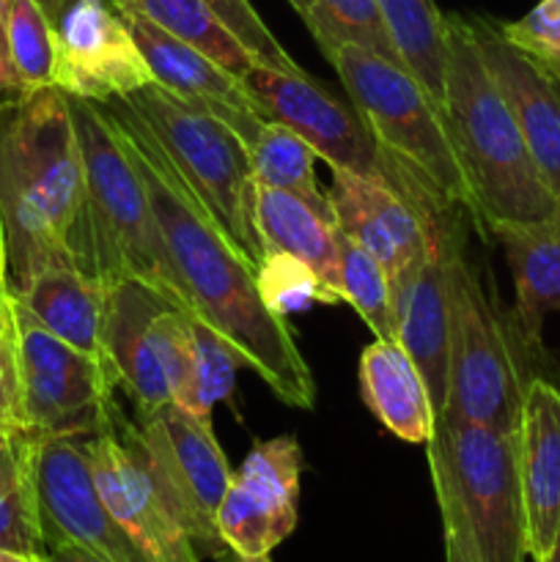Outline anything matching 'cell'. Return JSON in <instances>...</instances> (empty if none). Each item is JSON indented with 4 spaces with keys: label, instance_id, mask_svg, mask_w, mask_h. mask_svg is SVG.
I'll list each match as a JSON object with an SVG mask.
<instances>
[{
    "label": "cell",
    "instance_id": "cell-1",
    "mask_svg": "<svg viewBox=\"0 0 560 562\" xmlns=\"http://www.w3.org/2000/svg\"><path fill=\"white\" fill-rule=\"evenodd\" d=\"M104 108L113 113L146 187L187 311L223 335L239 351L245 368L258 373L283 404L313 409V373L285 318L264 305L256 263L192 195L179 170L126 104L115 99Z\"/></svg>",
    "mask_w": 560,
    "mask_h": 562
},
{
    "label": "cell",
    "instance_id": "cell-2",
    "mask_svg": "<svg viewBox=\"0 0 560 562\" xmlns=\"http://www.w3.org/2000/svg\"><path fill=\"white\" fill-rule=\"evenodd\" d=\"M80 201L82 154L69 97L49 86L0 110V217L11 294L49 263L71 261Z\"/></svg>",
    "mask_w": 560,
    "mask_h": 562
},
{
    "label": "cell",
    "instance_id": "cell-3",
    "mask_svg": "<svg viewBox=\"0 0 560 562\" xmlns=\"http://www.w3.org/2000/svg\"><path fill=\"white\" fill-rule=\"evenodd\" d=\"M448 69L443 121L470 190V214L486 234L560 217L525 146L508 99L494 82L472 20L445 14Z\"/></svg>",
    "mask_w": 560,
    "mask_h": 562
},
{
    "label": "cell",
    "instance_id": "cell-4",
    "mask_svg": "<svg viewBox=\"0 0 560 562\" xmlns=\"http://www.w3.org/2000/svg\"><path fill=\"white\" fill-rule=\"evenodd\" d=\"M69 108L82 154V201L69 234L71 261L102 285L143 280L187 311L152 201L113 113L77 97H69Z\"/></svg>",
    "mask_w": 560,
    "mask_h": 562
},
{
    "label": "cell",
    "instance_id": "cell-5",
    "mask_svg": "<svg viewBox=\"0 0 560 562\" xmlns=\"http://www.w3.org/2000/svg\"><path fill=\"white\" fill-rule=\"evenodd\" d=\"M426 445L445 536L459 541L470 562H525L516 431L439 415Z\"/></svg>",
    "mask_w": 560,
    "mask_h": 562
},
{
    "label": "cell",
    "instance_id": "cell-6",
    "mask_svg": "<svg viewBox=\"0 0 560 562\" xmlns=\"http://www.w3.org/2000/svg\"><path fill=\"white\" fill-rule=\"evenodd\" d=\"M346 93L390 159L415 176L434 198L470 212V190L459 168L443 113L432 93L395 60L355 44L324 55Z\"/></svg>",
    "mask_w": 560,
    "mask_h": 562
},
{
    "label": "cell",
    "instance_id": "cell-7",
    "mask_svg": "<svg viewBox=\"0 0 560 562\" xmlns=\"http://www.w3.org/2000/svg\"><path fill=\"white\" fill-rule=\"evenodd\" d=\"M448 305L450 366L443 415L514 434L530 384L522 368V340L489 296L481 272L467 261L461 225L450 241Z\"/></svg>",
    "mask_w": 560,
    "mask_h": 562
},
{
    "label": "cell",
    "instance_id": "cell-8",
    "mask_svg": "<svg viewBox=\"0 0 560 562\" xmlns=\"http://www.w3.org/2000/svg\"><path fill=\"white\" fill-rule=\"evenodd\" d=\"M121 102L157 140L192 195L258 267L264 245L256 228V176L247 143L223 121L190 108L157 82Z\"/></svg>",
    "mask_w": 560,
    "mask_h": 562
},
{
    "label": "cell",
    "instance_id": "cell-9",
    "mask_svg": "<svg viewBox=\"0 0 560 562\" xmlns=\"http://www.w3.org/2000/svg\"><path fill=\"white\" fill-rule=\"evenodd\" d=\"M20 362L22 426L33 437L93 434L113 406V371L36 322L9 294Z\"/></svg>",
    "mask_w": 560,
    "mask_h": 562
},
{
    "label": "cell",
    "instance_id": "cell-10",
    "mask_svg": "<svg viewBox=\"0 0 560 562\" xmlns=\"http://www.w3.org/2000/svg\"><path fill=\"white\" fill-rule=\"evenodd\" d=\"M88 448L99 497L143 560L201 562L173 499L143 450L135 420H126L113 404L102 426L88 437Z\"/></svg>",
    "mask_w": 560,
    "mask_h": 562
},
{
    "label": "cell",
    "instance_id": "cell-11",
    "mask_svg": "<svg viewBox=\"0 0 560 562\" xmlns=\"http://www.w3.org/2000/svg\"><path fill=\"white\" fill-rule=\"evenodd\" d=\"M88 437L91 434H31L27 472L44 549L75 543L102 562H146L99 497Z\"/></svg>",
    "mask_w": 560,
    "mask_h": 562
},
{
    "label": "cell",
    "instance_id": "cell-12",
    "mask_svg": "<svg viewBox=\"0 0 560 562\" xmlns=\"http://www.w3.org/2000/svg\"><path fill=\"white\" fill-rule=\"evenodd\" d=\"M137 437L173 499L201 558L236 562L217 532V510L231 481V467L214 437L212 420H198L176 404L137 417Z\"/></svg>",
    "mask_w": 560,
    "mask_h": 562
},
{
    "label": "cell",
    "instance_id": "cell-13",
    "mask_svg": "<svg viewBox=\"0 0 560 562\" xmlns=\"http://www.w3.org/2000/svg\"><path fill=\"white\" fill-rule=\"evenodd\" d=\"M242 82L261 104L267 121H280L296 132L329 168L388 184L415 179L384 154L355 104L335 99L307 71H280L256 64Z\"/></svg>",
    "mask_w": 560,
    "mask_h": 562
},
{
    "label": "cell",
    "instance_id": "cell-14",
    "mask_svg": "<svg viewBox=\"0 0 560 562\" xmlns=\"http://www.w3.org/2000/svg\"><path fill=\"white\" fill-rule=\"evenodd\" d=\"M333 170L327 195L340 234L382 261L390 280L415 267L437 241L445 217L456 206L434 198L417 179L401 184Z\"/></svg>",
    "mask_w": 560,
    "mask_h": 562
},
{
    "label": "cell",
    "instance_id": "cell-15",
    "mask_svg": "<svg viewBox=\"0 0 560 562\" xmlns=\"http://www.w3.org/2000/svg\"><path fill=\"white\" fill-rule=\"evenodd\" d=\"M154 82L113 0H69L55 22L53 86L66 97L108 104Z\"/></svg>",
    "mask_w": 560,
    "mask_h": 562
},
{
    "label": "cell",
    "instance_id": "cell-16",
    "mask_svg": "<svg viewBox=\"0 0 560 562\" xmlns=\"http://www.w3.org/2000/svg\"><path fill=\"white\" fill-rule=\"evenodd\" d=\"M302 450L294 437L253 445L231 472L217 510V532L236 558H264L278 549L300 521Z\"/></svg>",
    "mask_w": 560,
    "mask_h": 562
},
{
    "label": "cell",
    "instance_id": "cell-17",
    "mask_svg": "<svg viewBox=\"0 0 560 562\" xmlns=\"http://www.w3.org/2000/svg\"><path fill=\"white\" fill-rule=\"evenodd\" d=\"M119 11L124 14L157 86H163L165 91H170L190 108L223 121L247 143V148L258 140V135L267 126V115H264L261 104L253 99V93L247 91L242 77L203 55L201 49L165 33L146 16L135 14V11Z\"/></svg>",
    "mask_w": 560,
    "mask_h": 562
},
{
    "label": "cell",
    "instance_id": "cell-18",
    "mask_svg": "<svg viewBox=\"0 0 560 562\" xmlns=\"http://www.w3.org/2000/svg\"><path fill=\"white\" fill-rule=\"evenodd\" d=\"M453 212L445 217L432 250L393 280L395 340L421 371L428 398L437 415L448 401L450 366V305H448V256L459 231Z\"/></svg>",
    "mask_w": 560,
    "mask_h": 562
},
{
    "label": "cell",
    "instance_id": "cell-19",
    "mask_svg": "<svg viewBox=\"0 0 560 562\" xmlns=\"http://www.w3.org/2000/svg\"><path fill=\"white\" fill-rule=\"evenodd\" d=\"M472 27L494 82L514 110L533 165L560 203V71L505 42L497 22L478 16Z\"/></svg>",
    "mask_w": 560,
    "mask_h": 562
},
{
    "label": "cell",
    "instance_id": "cell-20",
    "mask_svg": "<svg viewBox=\"0 0 560 562\" xmlns=\"http://www.w3.org/2000/svg\"><path fill=\"white\" fill-rule=\"evenodd\" d=\"M168 307L170 296L143 280L126 278L104 285L102 355L119 387L130 395L137 417L154 415L170 404V390L152 344V324Z\"/></svg>",
    "mask_w": 560,
    "mask_h": 562
},
{
    "label": "cell",
    "instance_id": "cell-21",
    "mask_svg": "<svg viewBox=\"0 0 560 562\" xmlns=\"http://www.w3.org/2000/svg\"><path fill=\"white\" fill-rule=\"evenodd\" d=\"M522 499H525L527 558L549 552L560 527V390L530 379L516 423Z\"/></svg>",
    "mask_w": 560,
    "mask_h": 562
},
{
    "label": "cell",
    "instance_id": "cell-22",
    "mask_svg": "<svg viewBox=\"0 0 560 562\" xmlns=\"http://www.w3.org/2000/svg\"><path fill=\"white\" fill-rule=\"evenodd\" d=\"M514 280V324L522 346L541 349L547 316H560V217L494 231Z\"/></svg>",
    "mask_w": 560,
    "mask_h": 562
},
{
    "label": "cell",
    "instance_id": "cell-23",
    "mask_svg": "<svg viewBox=\"0 0 560 562\" xmlns=\"http://www.w3.org/2000/svg\"><path fill=\"white\" fill-rule=\"evenodd\" d=\"M360 395L393 437L426 445L434 437V412L421 371L399 340L377 338L360 355Z\"/></svg>",
    "mask_w": 560,
    "mask_h": 562
},
{
    "label": "cell",
    "instance_id": "cell-24",
    "mask_svg": "<svg viewBox=\"0 0 560 562\" xmlns=\"http://www.w3.org/2000/svg\"><path fill=\"white\" fill-rule=\"evenodd\" d=\"M14 296L42 327H47L75 349L104 362V285L77 269L75 261L49 263L25 289L14 291Z\"/></svg>",
    "mask_w": 560,
    "mask_h": 562
},
{
    "label": "cell",
    "instance_id": "cell-25",
    "mask_svg": "<svg viewBox=\"0 0 560 562\" xmlns=\"http://www.w3.org/2000/svg\"><path fill=\"white\" fill-rule=\"evenodd\" d=\"M256 228L264 252H285L316 272L333 302L338 300V239L335 217L285 190L256 184Z\"/></svg>",
    "mask_w": 560,
    "mask_h": 562
},
{
    "label": "cell",
    "instance_id": "cell-26",
    "mask_svg": "<svg viewBox=\"0 0 560 562\" xmlns=\"http://www.w3.org/2000/svg\"><path fill=\"white\" fill-rule=\"evenodd\" d=\"M399 64L417 77L443 113L448 69V25L434 0H377Z\"/></svg>",
    "mask_w": 560,
    "mask_h": 562
},
{
    "label": "cell",
    "instance_id": "cell-27",
    "mask_svg": "<svg viewBox=\"0 0 560 562\" xmlns=\"http://www.w3.org/2000/svg\"><path fill=\"white\" fill-rule=\"evenodd\" d=\"M113 3L146 16L165 33L201 49L203 55L234 71L236 77H245L258 64L203 0H113Z\"/></svg>",
    "mask_w": 560,
    "mask_h": 562
},
{
    "label": "cell",
    "instance_id": "cell-28",
    "mask_svg": "<svg viewBox=\"0 0 560 562\" xmlns=\"http://www.w3.org/2000/svg\"><path fill=\"white\" fill-rule=\"evenodd\" d=\"M316 159V151L280 121H267L258 140L250 146L256 184L291 192V195L316 206L318 212L335 217L327 190L318 187Z\"/></svg>",
    "mask_w": 560,
    "mask_h": 562
},
{
    "label": "cell",
    "instance_id": "cell-29",
    "mask_svg": "<svg viewBox=\"0 0 560 562\" xmlns=\"http://www.w3.org/2000/svg\"><path fill=\"white\" fill-rule=\"evenodd\" d=\"M338 300L349 302L371 327L373 338L395 340L393 280L377 256L340 234L338 239Z\"/></svg>",
    "mask_w": 560,
    "mask_h": 562
},
{
    "label": "cell",
    "instance_id": "cell-30",
    "mask_svg": "<svg viewBox=\"0 0 560 562\" xmlns=\"http://www.w3.org/2000/svg\"><path fill=\"white\" fill-rule=\"evenodd\" d=\"M302 20L322 55H329L338 44H355L399 64L377 0H316Z\"/></svg>",
    "mask_w": 560,
    "mask_h": 562
},
{
    "label": "cell",
    "instance_id": "cell-31",
    "mask_svg": "<svg viewBox=\"0 0 560 562\" xmlns=\"http://www.w3.org/2000/svg\"><path fill=\"white\" fill-rule=\"evenodd\" d=\"M11 60L27 91L53 86L55 25L36 0H0Z\"/></svg>",
    "mask_w": 560,
    "mask_h": 562
},
{
    "label": "cell",
    "instance_id": "cell-32",
    "mask_svg": "<svg viewBox=\"0 0 560 562\" xmlns=\"http://www.w3.org/2000/svg\"><path fill=\"white\" fill-rule=\"evenodd\" d=\"M152 344L159 368L168 382L170 404L184 409L198 420H212L198 406L195 390V338H192V313L184 307H168L152 324Z\"/></svg>",
    "mask_w": 560,
    "mask_h": 562
},
{
    "label": "cell",
    "instance_id": "cell-33",
    "mask_svg": "<svg viewBox=\"0 0 560 562\" xmlns=\"http://www.w3.org/2000/svg\"><path fill=\"white\" fill-rule=\"evenodd\" d=\"M258 291L264 296V305L280 318L311 307L313 302L335 305L316 272L300 258L285 256V252H264L258 263Z\"/></svg>",
    "mask_w": 560,
    "mask_h": 562
},
{
    "label": "cell",
    "instance_id": "cell-34",
    "mask_svg": "<svg viewBox=\"0 0 560 562\" xmlns=\"http://www.w3.org/2000/svg\"><path fill=\"white\" fill-rule=\"evenodd\" d=\"M192 338H195V390L198 406L203 415L212 417L214 404L234 393L236 371L242 362L239 351L220 333H214L206 322L192 316Z\"/></svg>",
    "mask_w": 560,
    "mask_h": 562
},
{
    "label": "cell",
    "instance_id": "cell-35",
    "mask_svg": "<svg viewBox=\"0 0 560 562\" xmlns=\"http://www.w3.org/2000/svg\"><path fill=\"white\" fill-rule=\"evenodd\" d=\"M0 549L38 558L47 554L27 464L20 475L0 481Z\"/></svg>",
    "mask_w": 560,
    "mask_h": 562
},
{
    "label": "cell",
    "instance_id": "cell-36",
    "mask_svg": "<svg viewBox=\"0 0 560 562\" xmlns=\"http://www.w3.org/2000/svg\"><path fill=\"white\" fill-rule=\"evenodd\" d=\"M203 3L212 9V14L228 27L236 36V42L264 66H272L280 71H305L289 53L283 49V44L275 38V33L269 31L267 22L261 20L256 9H253L250 0H203Z\"/></svg>",
    "mask_w": 560,
    "mask_h": 562
},
{
    "label": "cell",
    "instance_id": "cell-37",
    "mask_svg": "<svg viewBox=\"0 0 560 562\" xmlns=\"http://www.w3.org/2000/svg\"><path fill=\"white\" fill-rule=\"evenodd\" d=\"M508 44L560 71V0H541L514 22H497Z\"/></svg>",
    "mask_w": 560,
    "mask_h": 562
},
{
    "label": "cell",
    "instance_id": "cell-38",
    "mask_svg": "<svg viewBox=\"0 0 560 562\" xmlns=\"http://www.w3.org/2000/svg\"><path fill=\"white\" fill-rule=\"evenodd\" d=\"M0 431L27 434L22 426L20 362H16V338L9 316V300H5V316L0 324Z\"/></svg>",
    "mask_w": 560,
    "mask_h": 562
},
{
    "label": "cell",
    "instance_id": "cell-39",
    "mask_svg": "<svg viewBox=\"0 0 560 562\" xmlns=\"http://www.w3.org/2000/svg\"><path fill=\"white\" fill-rule=\"evenodd\" d=\"M27 88L22 77L16 75V66L11 60L9 36H5V22H3V5H0V110L14 108L22 99L27 97Z\"/></svg>",
    "mask_w": 560,
    "mask_h": 562
},
{
    "label": "cell",
    "instance_id": "cell-40",
    "mask_svg": "<svg viewBox=\"0 0 560 562\" xmlns=\"http://www.w3.org/2000/svg\"><path fill=\"white\" fill-rule=\"evenodd\" d=\"M27 445H31V434L0 431V481H9L25 470Z\"/></svg>",
    "mask_w": 560,
    "mask_h": 562
},
{
    "label": "cell",
    "instance_id": "cell-41",
    "mask_svg": "<svg viewBox=\"0 0 560 562\" xmlns=\"http://www.w3.org/2000/svg\"><path fill=\"white\" fill-rule=\"evenodd\" d=\"M44 562H102V560L93 558V554L86 552V549L75 547V543H64V547L47 549Z\"/></svg>",
    "mask_w": 560,
    "mask_h": 562
},
{
    "label": "cell",
    "instance_id": "cell-42",
    "mask_svg": "<svg viewBox=\"0 0 560 562\" xmlns=\"http://www.w3.org/2000/svg\"><path fill=\"white\" fill-rule=\"evenodd\" d=\"M36 3L42 5V11L49 16V22L55 25V22L60 20V14L66 11V5H69V0H36Z\"/></svg>",
    "mask_w": 560,
    "mask_h": 562
},
{
    "label": "cell",
    "instance_id": "cell-43",
    "mask_svg": "<svg viewBox=\"0 0 560 562\" xmlns=\"http://www.w3.org/2000/svg\"><path fill=\"white\" fill-rule=\"evenodd\" d=\"M445 562H470L467 560L464 549L459 547V541L450 536H445Z\"/></svg>",
    "mask_w": 560,
    "mask_h": 562
},
{
    "label": "cell",
    "instance_id": "cell-44",
    "mask_svg": "<svg viewBox=\"0 0 560 562\" xmlns=\"http://www.w3.org/2000/svg\"><path fill=\"white\" fill-rule=\"evenodd\" d=\"M0 283L9 285V261H5V231H3V217H0Z\"/></svg>",
    "mask_w": 560,
    "mask_h": 562
},
{
    "label": "cell",
    "instance_id": "cell-45",
    "mask_svg": "<svg viewBox=\"0 0 560 562\" xmlns=\"http://www.w3.org/2000/svg\"><path fill=\"white\" fill-rule=\"evenodd\" d=\"M0 562H44L38 554H22V552H9V549H0Z\"/></svg>",
    "mask_w": 560,
    "mask_h": 562
},
{
    "label": "cell",
    "instance_id": "cell-46",
    "mask_svg": "<svg viewBox=\"0 0 560 562\" xmlns=\"http://www.w3.org/2000/svg\"><path fill=\"white\" fill-rule=\"evenodd\" d=\"M533 562H560V527H558V536H555L552 547H549V552L544 554V558H538Z\"/></svg>",
    "mask_w": 560,
    "mask_h": 562
},
{
    "label": "cell",
    "instance_id": "cell-47",
    "mask_svg": "<svg viewBox=\"0 0 560 562\" xmlns=\"http://www.w3.org/2000/svg\"><path fill=\"white\" fill-rule=\"evenodd\" d=\"M289 3H291V9L296 11V14H300V16H305L307 11L313 9V3H316V0H289Z\"/></svg>",
    "mask_w": 560,
    "mask_h": 562
},
{
    "label": "cell",
    "instance_id": "cell-48",
    "mask_svg": "<svg viewBox=\"0 0 560 562\" xmlns=\"http://www.w3.org/2000/svg\"><path fill=\"white\" fill-rule=\"evenodd\" d=\"M5 300H9V285L0 283V322H3L5 316Z\"/></svg>",
    "mask_w": 560,
    "mask_h": 562
},
{
    "label": "cell",
    "instance_id": "cell-49",
    "mask_svg": "<svg viewBox=\"0 0 560 562\" xmlns=\"http://www.w3.org/2000/svg\"><path fill=\"white\" fill-rule=\"evenodd\" d=\"M236 562H272V560H269V554H264V558H236Z\"/></svg>",
    "mask_w": 560,
    "mask_h": 562
},
{
    "label": "cell",
    "instance_id": "cell-50",
    "mask_svg": "<svg viewBox=\"0 0 560 562\" xmlns=\"http://www.w3.org/2000/svg\"><path fill=\"white\" fill-rule=\"evenodd\" d=\"M0 324H3V322H0Z\"/></svg>",
    "mask_w": 560,
    "mask_h": 562
}]
</instances>
